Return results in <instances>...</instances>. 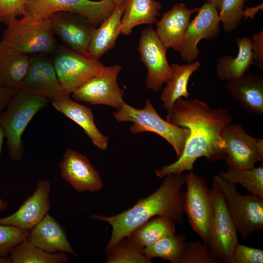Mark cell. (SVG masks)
Returning <instances> with one entry per match:
<instances>
[{
    "instance_id": "obj_1",
    "label": "cell",
    "mask_w": 263,
    "mask_h": 263,
    "mask_svg": "<svg viewBox=\"0 0 263 263\" xmlns=\"http://www.w3.org/2000/svg\"><path fill=\"white\" fill-rule=\"evenodd\" d=\"M166 120L188 128L189 135L181 155L174 163L155 170L157 176L192 171L195 161L202 157L211 161L225 159L222 134L232 122L226 110L212 109L202 100L181 97L168 113Z\"/></svg>"
},
{
    "instance_id": "obj_2",
    "label": "cell",
    "mask_w": 263,
    "mask_h": 263,
    "mask_svg": "<svg viewBox=\"0 0 263 263\" xmlns=\"http://www.w3.org/2000/svg\"><path fill=\"white\" fill-rule=\"evenodd\" d=\"M160 187L151 194L140 199L132 207L113 216L92 214L91 218L109 223L112 227L106 251L122 239L129 237L138 226L156 216L166 217L174 223L183 222L186 184L183 173L167 175Z\"/></svg>"
},
{
    "instance_id": "obj_3",
    "label": "cell",
    "mask_w": 263,
    "mask_h": 263,
    "mask_svg": "<svg viewBox=\"0 0 263 263\" xmlns=\"http://www.w3.org/2000/svg\"><path fill=\"white\" fill-rule=\"evenodd\" d=\"M113 115L118 122H132L130 131L132 134L151 132L158 134L172 146L177 158L181 155L189 135V130L163 119L149 99H146L142 109L134 108L124 101Z\"/></svg>"
},
{
    "instance_id": "obj_4",
    "label": "cell",
    "mask_w": 263,
    "mask_h": 263,
    "mask_svg": "<svg viewBox=\"0 0 263 263\" xmlns=\"http://www.w3.org/2000/svg\"><path fill=\"white\" fill-rule=\"evenodd\" d=\"M49 99L19 90L11 99L7 109L0 114V126L7 139L10 157L14 161L23 155L22 133L34 116L44 108Z\"/></svg>"
},
{
    "instance_id": "obj_5",
    "label": "cell",
    "mask_w": 263,
    "mask_h": 263,
    "mask_svg": "<svg viewBox=\"0 0 263 263\" xmlns=\"http://www.w3.org/2000/svg\"><path fill=\"white\" fill-rule=\"evenodd\" d=\"M0 42L29 55L54 54L59 45L55 38L50 17L39 19L19 17L14 19L6 25Z\"/></svg>"
},
{
    "instance_id": "obj_6",
    "label": "cell",
    "mask_w": 263,
    "mask_h": 263,
    "mask_svg": "<svg viewBox=\"0 0 263 263\" xmlns=\"http://www.w3.org/2000/svg\"><path fill=\"white\" fill-rule=\"evenodd\" d=\"M186 178L184 213L194 232L208 246L214 214L211 189L203 177L192 171L186 174Z\"/></svg>"
},
{
    "instance_id": "obj_7",
    "label": "cell",
    "mask_w": 263,
    "mask_h": 263,
    "mask_svg": "<svg viewBox=\"0 0 263 263\" xmlns=\"http://www.w3.org/2000/svg\"><path fill=\"white\" fill-rule=\"evenodd\" d=\"M213 180L219 186L237 232L246 239L256 231L263 228V199L254 195L241 194L235 185L218 174Z\"/></svg>"
},
{
    "instance_id": "obj_8",
    "label": "cell",
    "mask_w": 263,
    "mask_h": 263,
    "mask_svg": "<svg viewBox=\"0 0 263 263\" xmlns=\"http://www.w3.org/2000/svg\"><path fill=\"white\" fill-rule=\"evenodd\" d=\"M53 63L61 87L70 94L105 67L99 60L60 44L54 53Z\"/></svg>"
},
{
    "instance_id": "obj_9",
    "label": "cell",
    "mask_w": 263,
    "mask_h": 263,
    "mask_svg": "<svg viewBox=\"0 0 263 263\" xmlns=\"http://www.w3.org/2000/svg\"><path fill=\"white\" fill-rule=\"evenodd\" d=\"M116 4L111 0H27L20 17L39 19L50 18L57 12L82 15L97 27L113 12Z\"/></svg>"
},
{
    "instance_id": "obj_10",
    "label": "cell",
    "mask_w": 263,
    "mask_h": 263,
    "mask_svg": "<svg viewBox=\"0 0 263 263\" xmlns=\"http://www.w3.org/2000/svg\"><path fill=\"white\" fill-rule=\"evenodd\" d=\"M211 191L214 214L208 247L211 253L221 263H230L239 243L238 233L223 194L218 184L214 180Z\"/></svg>"
},
{
    "instance_id": "obj_11",
    "label": "cell",
    "mask_w": 263,
    "mask_h": 263,
    "mask_svg": "<svg viewBox=\"0 0 263 263\" xmlns=\"http://www.w3.org/2000/svg\"><path fill=\"white\" fill-rule=\"evenodd\" d=\"M167 50L152 27L143 30L138 51L140 60L147 70L145 85L149 90L160 91L163 84L172 75V68L167 57Z\"/></svg>"
},
{
    "instance_id": "obj_12",
    "label": "cell",
    "mask_w": 263,
    "mask_h": 263,
    "mask_svg": "<svg viewBox=\"0 0 263 263\" xmlns=\"http://www.w3.org/2000/svg\"><path fill=\"white\" fill-rule=\"evenodd\" d=\"M222 137L226 163L234 169H249L263 159V140L249 135L239 124H230Z\"/></svg>"
},
{
    "instance_id": "obj_13",
    "label": "cell",
    "mask_w": 263,
    "mask_h": 263,
    "mask_svg": "<svg viewBox=\"0 0 263 263\" xmlns=\"http://www.w3.org/2000/svg\"><path fill=\"white\" fill-rule=\"evenodd\" d=\"M122 70L119 65L105 66L72 94L74 99L91 105H104L119 109L124 101V92L119 87L117 77Z\"/></svg>"
},
{
    "instance_id": "obj_14",
    "label": "cell",
    "mask_w": 263,
    "mask_h": 263,
    "mask_svg": "<svg viewBox=\"0 0 263 263\" xmlns=\"http://www.w3.org/2000/svg\"><path fill=\"white\" fill-rule=\"evenodd\" d=\"M44 54L31 55V61L19 90L52 101L70 96L61 87L53 61Z\"/></svg>"
},
{
    "instance_id": "obj_15",
    "label": "cell",
    "mask_w": 263,
    "mask_h": 263,
    "mask_svg": "<svg viewBox=\"0 0 263 263\" xmlns=\"http://www.w3.org/2000/svg\"><path fill=\"white\" fill-rule=\"evenodd\" d=\"M220 23L218 9L205 2L187 28L180 51L182 59L187 63L194 61L200 53L197 46L199 42L202 39L212 40L216 38L220 33Z\"/></svg>"
},
{
    "instance_id": "obj_16",
    "label": "cell",
    "mask_w": 263,
    "mask_h": 263,
    "mask_svg": "<svg viewBox=\"0 0 263 263\" xmlns=\"http://www.w3.org/2000/svg\"><path fill=\"white\" fill-rule=\"evenodd\" d=\"M53 33L65 46L88 55L90 43L96 27L86 17L73 13L57 12L50 16Z\"/></svg>"
},
{
    "instance_id": "obj_17",
    "label": "cell",
    "mask_w": 263,
    "mask_h": 263,
    "mask_svg": "<svg viewBox=\"0 0 263 263\" xmlns=\"http://www.w3.org/2000/svg\"><path fill=\"white\" fill-rule=\"evenodd\" d=\"M51 184L39 181L34 193L11 215L0 218V225L17 227L29 231L48 213L50 208Z\"/></svg>"
},
{
    "instance_id": "obj_18",
    "label": "cell",
    "mask_w": 263,
    "mask_h": 263,
    "mask_svg": "<svg viewBox=\"0 0 263 263\" xmlns=\"http://www.w3.org/2000/svg\"><path fill=\"white\" fill-rule=\"evenodd\" d=\"M62 177L79 192H94L103 187L100 174L85 155L70 148L60 163Z\"/></svg>"
},
{
    "instance_id": "obj_19",
    "label": "cell",
    "mask_w": 263,
    "mask_h": 263,
    "mask_svg": "<svg viewBox=\"0 0 263 263\" xmlns=\"http://www.w3.org/2000/svg\"><path fill=\"white\" fill-rule=\"evenodd\" d=\"M199 9L198 7L190 9L183 3H177L156 22L155 31L167 50L171 48L180 51L191 17Z\"/></svg>"
},
{
    "instance_id": "obj_20",
    "label": "cell",
    "mask_w": 263,
    "mask_h": 263,
    "mask_svg": "<svg viewBox=\"0 0 263 263\" xmlns=\"http://www.w3.org/2000/svg\"><path fill=\"white\" fill-rule=\"evenodd\" d=\"M27 240L46 252H64L76 255L65 230L49 213L29 231Z\"/></svg>"
},
{
    "instance_id": "obj_21",
    "label": "cell",
    "mask_w": 263,
    "mask_h": 263,
    "mask_svg": "<svg viewBox=\"0 0 263 263\" xmlns=\"http://www.w3.org/2000/svg\"><path fill=\"white\" fill-rule=\"evenodd\" d=\"M225 89L249 113L263 115V77L248 72L227 81Z\"/></svg>"
},
{
    "instance_id": "obj_22",
    "label": "cell",
    "mask_w": 263,
    "mask_h": 263,
    "mask_svg": "<svg viewBox=\"0 0 263 263\" xmlns=\"http://www.w3.org/2000/svg\"><path fill=\"white\" fill-rule=\"evenodd\" d=\"M52 104L56 110L80 126L94 146L102 150L107 149L109 138L98 129L90 108L72 100L70 96L52 101Z\"/></svg>"
},
{
    "instance_id": "obj_23",
    "label": "cell",
    "mask_w": 263,
    "mask_h": 263,
    "mask_svg": "<svg viewBox=\"0 0 263 263\" xmlns=\"http://www.w3.org/2000/svg\"><path fill=\"white\" fill-rule=\"evenodd\" d=\"M31 61V55L16 51L0 41V86L19 90Z\"/></svg>"
},
{
    "instance_id": "obj_24",
    "label": "cell",
    "mask_w": 263,
    "mask_h": 263,
    "mask_svg": "<svg viewBox=\"0 0 263 263\" xmlns=\"http://www.w3.org/2000/svg\"><path fill=\"white\" fill-rule=\"evenodd\" d=\"M126 1L116 5L110 16L96 28L88 50V55L91 57L99 60L103 55L115 46L120 34L121 19Z\"/></svg>"
},
{
    "instance_id": "obj_25",
    "label": "cell",
    "mask_w": 263,
    "mask_h": 263,
    "mask_svg": "<svg viewBox=\"0 0 263 263\" xmlns=\"http://www.w3.org/2000/svg\"><path fill=\"white\" fill-rule=\"evenodd\" d=\"M162 6L155 0H126L121 19L120 34L130 35L138 25L156 23Z\"/></svg>"
},
{
    "instance_id": "obj_26",
    "label": "cell",
    "mask_w": 263,
    "mask_h": 263,
    "mask_svg": "<svg viewBox=\"0 0 263 263\" xmlns=\"http://www.w3.org/2000/svg\"><path fill=\"white\" fill-rule=\"evenodd\" d=\"M238 47L236 57L225 55L219 58L217 62L216 75L222 80L230 81L239 78L249 72L254 64L251 50V40L247 37L237 38Z\"/></svg>"
},
{
    "instance_id": "obj_27",
    "label": "cell",
    "mask_w": 263,
    "mask_h": 263,
    "mask_svg": "<svg viewBox=\"0 0 263 263\" xmlns=\"http://www.w3.org/2000/svg\"><path fill=\"white\" fill-rule=\"evenodd\" d=\"M172 75L165 83L161 94V99L168 113L172 109L176 101L181 97L188 98L189 94L188 85L191 75L200 67L199 62L194 61L186 64H170Z\"/></svg>"
},
{
    "instance_id": "obj_28",
    "label": "cell",
    "mask_w": 263,
    "mask_h": 263,
    "mask_svg": "<svg viewBox=\"0 0 263 263\" xmlns=\"http://www.w3.org/2000/svg\"><path fill=\"white\" fill-rule=\"evenodd\" d=\"M175 225L166 217L156 216L140 225L128 237L143 248L166 236L175 234Z\"/></svg>"
},
{
    "instance_id": "obj_29",
    "label": "cell",
    "mask_w": 263,
    "mask_h": 263,
    "mask_svg": "<svg viewBox=\"0 0 263 263\" xmlns=\"http://www.w3.org/2000/svg\"><path fill=\"white\" fill-rule=\"evenodd\" d=\"M10 263H65L68 262L65 252L50 253L29 242L27 239L11 251Z\"/></svg>"
},
{
    "instance_id": "obj_30",
    "label": "cell",
    "mask_w": 263,
    "mask_h": 263,
    "mask_svg": "<svg viewBox=\"0 0 263 263\" xmlns=\"http://www.w3.org/2000/svg\"><path fill=\"white\" fill-rule=\"evenodd\" d=\"M186 243L184 235L166 236L143 249L145 255L150 259L160 258L171 263H180Z\"/></svg>"
},
{
    "instance_id": "obj_31",
    "label": "cell",
    "mask_w": 263,
    "mask_h": 263,
    "mask_svg": "<svg viewBox=\"0 0 263 263\" xmlns=\"http://www.w3.org/2000/svg\"><path fill=\"white\" fill-rule=\"evenodd\" d=\"M227 182L241 185L252 194L263 199V167L234 169L228 168L226 171L222 170L218 174Z\"/></svg>"
},
{
    "instance_id": "obj_32",
    "label": "cell",
    "mask_w": 263,
    "mask_h": 263,
    "mask_svg": "<svg viewBox=\"0 0 263 263\" xmlns=\"http://www.w3.org/2000/svg\"><path fill=\"white\" fill-rule=\"evenodd\" d=\"M143 249L129 237L125 238L106 251L107 263H151V260L144 254Z\"/></svg>"
},
{
    "instance_id": "obj_33",
    "label": "cell",
    "mask_w": 263,
    "mask_h": 263,
    "mask_svg": "<svg viewBox=\"0 0 263 263\" xmlns=\"http://www.w3.org/2000/svg\"><path fill=\"white\" fill-rule=\"evenodd\" d=\"M246 0H223L219 11L221 23L226 33L235 30L243 19Z\"/></svg>"
},
{
    "instance_id": "obj_34",
    "label": "cell",
    "mask_w": 263,
    "mask_h": 263,
    "mask_svg": "<svg viewBox=\"0 0 263 263\" xmlns=\"http://www.w3.org/2000/svg\"><path fill=\"white\" fill-rule=\"evenodd\" d=\"M29 231L0 225V263H10L8 255L17 245L26 239Z\"/></svg>"
},
{
    "instance_id": "obj_35",
    "label": "cell",
    "mask_w": 263,
    "mask_h": 263,
    "mask_svg": "<svg viewBox=\"0 0 263 263\" xmlns=\"http://www.w3.org/2000/svg\"><path fill=\"white\" fill-rule=\"evenodd\" d=\"M180 263H221L199 241L186 242Z\"/></svg>"
},
{
    "instance_id": "obj_36",
    "label": "cell",
    "mask_w": 263,
    "mask_h": 263,
    "mask_svg": "<svg viewBox=\"0 0 263 263\" xmlns=\"http://www.w3.org/2000/svg\"><path fill=\"white\" fill-rule=\"evenodd\" d=\"M27 0H0V23L7 25L22 16Z\"/></svg>"
},
{
    "instance_id": "obj_37",
    "label": "cell",
    "mask_w": 263,
    "mask_h": 263,
    "mask_svg": "<svg viewBox=\"0 0 263 263\" xmlns=\"http://www.w3.org/2000/svg\"><path fill=\"white\" fill-rule=\"evenodd\" d=\"M263 250L241 244L237 245L230 263H263Z\"/></svg>"
},
{
    "instance_id": "obj_38",
    "label": "cell",
    "mask_w": 263,
    "mask_h": 263,
    "mask_svg": "<svg viewBox=\"0 0 263 263\" xmlns=\"http://www.w3.org/2000/svg\"><path fill=\"white\" fill-rule=\"evenodd\" d=\"M251 40V50L254 64L263 70V30L254 34Z\"/></svg>"
},
{
    "instance_id": "obj_39",
    "label": "cell",
    "mask_w": 263,
    "mask_h": 263,
    "mask_svg": "<svg viewBox=\"0 0 263 263\" xmlns=\"http://www.w3.org/2000/svg\"><path fill=\"white\" fill-rule=\"evenodd\" d=\"M17 90L0 86V114L7 107Z\"/></svg>"
},
{
    "instance_id": "obj_40",
    "label": "cell",
    "mask_w": 263,
    "mask_h": 263,
    "mask_svg": "<svg viewBox=\"0 0 263 263\" xmlns=\"http://www.w3.org/2000/svg\"><path fill=\"white\" fill-rule=\"evenodd\" d=\"M263 3L255 7H249L246 6L244 9L243 18H244V20L247 19H253L260 10H263Z\"/></svg>"
},
{
    "instance_id": "obj_41",
    "label": "cell",
    "mask_w": 263,
    "mask_h": 263,
    "mask_svg": "<svg viewBox=\"0 0 263 263\" xmlns=\"http://www.w3.org/2000/svg\"><path fill=\"white\" fill-rule=\"evenodd\" d=\"M223 0H205L206 2L211 3L214 5L219 11Z\"/></svg>"
},
{
    "instance_id": "obj_42",
    "label": "cell",
    "mask_w": 263,
    "mask_h": 263,
    "mask_svg": "<svg viewBox=\"0 0 263 263\" xmlns=\"http://www.w3.org/2000/svg\"><path fill=\"white\" fill-rule=\"evenodd\" d=\"M4 137V133L3 129L0 126V154L1 153L2 146Z\"/></svg>"
},
{
    "instance_id": "obj_43",
    "label": "cell",
    "mask_w": 263,
    "mask_h": 263,
    "mask_svg": "<svg viewBox=\"0 0 263 263\" xmlns=\"http://www.w3.org/2000/svg\"><path fill=\"white\" fill-rule=\"evenodd\" d=\"M7 209V203L0 198V211H4Z\"/></svg>"
},
{
    "instance_id": "obj_44",
    "label": "cell",
    "mask_w": 263,
    "mask_h": 263,
    "mask_svg": "<svg viewBox=\"0 0 263 263\" xmlns=\"http://www.w3.org/2000/svg\"><path fill=\"white\" fill-rule=\"evenodd\" d=\"M112 1L113 3H114L116 5L120 4L124 2L125 0H111Z\"/></svg>"
}]
</instances>
